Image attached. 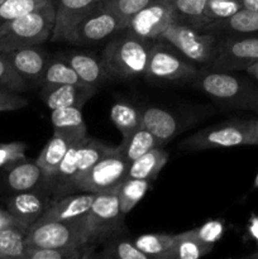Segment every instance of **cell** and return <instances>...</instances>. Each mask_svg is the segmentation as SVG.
<instances>
[{
  "label": "cell",
  "mask_w": 258,
  "mask_h": 259,
  "mask_svg": "<svg viewBox=\"0 0 258 259\" xmlns=\"http://www.w3.org/2000/svg\"><path fill=\"white\" fill-rule=\"evenodd\" d=\"M27 144L23 142L0 143V168L8 169L14 164L27 159Z\"/></svg>",
  "instance_id": "obj_40"
},
{
  "label": "cell",
  "mask_w": 258,
  "mask_h": 259,
  "mask_svg": "<svg viewBox=\"0 0 258 259\" xmlns=\"http://www.w3.org/2000/svg\"><path fill=\"white\" fill-rule=\"evenodd\" d=\"M177 22L201 29L206 0H169Z\"/></svg>",
  "instance_id": "obj_34"
},
{
  "label": "cell",
  "mask_w": 258,
  "mask_h": 259,
  "mask_svg": "<svg viewBox=\"0 0 258 259\" xmlns=\"http://www.w3.org/2000/svg\"><path fill=\"white\" fill-rule=\"evenodd\" d=\"M152 2L153 0H101V4L118 15L126 28L129 20Z\"/></svg>",
  "instance_id": "obj_38"
},
{
  "label": "cell",
  "mask_w": 258,
  "mask_h": 259,
  "mask_svg": "<svg viewBox=\"0 0 258 259\" xmlns=\"http://www.w3.org/2000/svg\"><path fill=\"white\" fill-rule=\"evenodd\" d=\"M29 88L24 78L15 71L7 53L0 52V89L23 93Z\"/></svg>",
  "instance_id": "obj_37"
},
{
  "label": "cell",
  "mask_w": 258,
  "mask_h": 259,
  "mask_svg": "<svg viewBox=\"0 0 258 259\" xmlns=\"http://www.w3.org/2000/svg\"><path fill=\"white\" fill-rule=\"evenodd\" d=\"M201 29L214 33L218 37L234 34L258 35V12L242 8L232 17L210 23Z\"/></svg>",
  "instance_id": "obj_22"
},
{
  "label": "cell",
  "mask_w": 258,
  "mask_h": 259,
  "mask_svg": "<svg viewBox=\"0 0 258 259\" xmlns=\"http://www.w3.org/2000/svg\"><path fill=\"white\" fill-rule=\"evenodd\" d=\"M247 73L258 81V60L255 61L252 66H249V67L247 68Z\"/></svg>",
  "instance_id": "obj_47"
},
{
  "label": "cell",
  "mask_w": 258,
  "mask_h": 259,
  "mask_svg": "<svg viewBox=\"0 0 258 259\" xmlns=\"http://www.w3.org/2000/svg\"><path fill=\"white\" fill-rule=\"evenodd\" d=\"M123 29H125V25L120 18L100 2L72 28L65 42L73 46H96L105 40L108 42Z\"/></svg>",
  "instance_id": "obj_11"
},
{
  "label": "cell",
  "mask_w": 258,
  "mask_h": 259,
  "mask_svg": "<svg viewBox=\"0 0 258 259\" xmlns=\"http://www.w3.org/2000/svg\"><path fill=\"white\" fill-rule=\"evenodd\" d=\"M200 91L217 103L233 109L258 113V86L249 78L228 71L205 67L192 81Z\"/></svg>",
  "instance_id": "obj_2"
},
{
  "label": "cell",
  "mask_w": 258,
  "mask_h": 259,
  "mask_svg": "<svg viewBox=\"0 0 258 259\" xmlns=\"http://www.w3.org/2000/svg\"><path fill=\"white\" fill-rule=\"evenodd\" d=\"M5 171V184L13 192L35 190L42 182H45V175L37 162L24 159Z\"/></svg>",
  "instance_id": "obj_23"
},
{
  "label": "cell",
  "mask_w": 258,
  "mask_h": 259,
  "mask_svg": "<svg viewBox=\"0 0 258 259\" xmlns=\"http://www.w3.org/2000/svg\"><path fill=\"white\" fill-rule=\"evenodd\" d=\"M48 0H4L0 5V25L39 9Z\"/></svg>",
  "instance_id": "obj_35"
},
{
  "label": "cell",
  "mask_w": 258,
  "mask_h": 259,
  "mask_svg": "<svg viewBox=\"0 0 258 259\" xmlns=\"http://www.w3.org/2000/svg\"><path fill=\"white\" fill-rule=\"evenodd\" d=\"M239 146H250V119H233L206 126L191 134L180 147L185 151L197 152Z\"/></svg>",
  "instance_id": "obj_10"
},
{
  "label": "cell",
  "mask_w": 258,
  "mask_h": 259,
  "mask_svg": "<svg viewBox=\"0 0 258 259\" xmlns=\"http://www.w3.org/2000/svg\"><path fill=\"white\" fill-rule=\"evenodd\" d=\"M27 230L22 225H10L0 229L2 259H25Z\"/></svg>",
  "instance_id": "obj_27"
},
{
  "label": "cell",
  "mask_w": 258,
  "mask_h": 259,
  "mask_svg": "<svg viewBox=\"0 0 258 259\" xmlns=\"http://www.w3.org/2000/svg\"><path fill=\"white\" fill-rule=\"evenodd\" d=\"M55 22V4L48 0L39 9L4 23L0 25V52L42 46L52 38Z\"/></svg>",
  "instance_id": "obj_3"
},
{
  "label": "cell",
  "mask_w": 258,
  "mask_h": 259,
  "mask_svg": "<svg viewBox=\"0 0 258 259\" xmlns=\"http://www.w3.org/2000/svg\"><path fill=\"white\" fill-rule=\"evenodd\" d=\"M195 233L201 240H204L207 244L214 245L218 240L222 239L224 234V224L219 220H210L205 223L201 227L195 228Z\"/></svg>",
  "instance_id": "obj_41"
},
{
  "label": "cell",
  "mask_w": 258,
  "mask_h": 259,
  "mask_svg": "<svg viewBox=\"0 0 258 259\" xmlns=\"http://www.w3.org/2000/svg\"><path fill=\"white\" fill-rule=\"evenodd\" d=\"M139 111H141V125L153 134L161 146L171 141L179 133V120L166 109L158 106H147L139 109Z\"/></svg>",
  "instance_id": "obj_20"
},
{
  "label": "cell",
  "mask_w": 258,
  "mask_h": 259,
  "mask_svg": "<svg viewBox=\"0 0 258 259\" xmlns=\"http://www.w3.org/2000/svg\"><path fill=\"white\" fill-rule=\"evenodd\" d=\"M250 146H258V119H250Z\"/></svg>",
  "instance_id": "obj_45"
},
{
  "label": "cell",
  "mask_w": 258,
  "mask_h": 259,
  "mask_svg": "<svg viewBox=\"0 0 258 259\" xmlns=\"http://www.w3.org/2000/svg\"><path fill=\"white\" fill-rule=\"evenodd\" d=\"M175 234L153 233L134 238L133 243L148 259H169Z\"/></svg>",
  "instance_id": "obj_28"
},
{
  "label": "cell",
  "mask_w": 258,
  "mask_h": 259,
  "mask_svg": "<svg viewBox=\"0 0 258 259\" xmlns=\"http://www.w3.org/2000/svg\"><path fill=\"white\" fill-rule=\"evenodd\" d=\"M258 60V35H224L214 60L207 67L219 71H247Z\"/></svg>",
  "instance_id": "obj_12"
},
{
  "label": "cell",
  "mask_w": 258,
  "mask_h": 259,
  "mask_svg": "<svg viewBox=\"0 0 258 259\" xmlns=\"http://www.w3.org/2000/svg\"><path fill=\"white\" fill-rule=\"evenodd\" d=\"M94 258L103 259H148L143 252L136 247L133 240H124L116 237L110 238L105 242L103 252L94 255Z\"/></svg>",
  "instance_id": "obj_33"
},
{
  "label": "cell",
  "mask_w": 258,
  "mask_h": 259,
  "mask_svg": "<svg viewBox=\"0 0 258 259\" xmlns=\"http://www.w3.org/2000/svg\"><path fill=\"white\" fill-rule=\"evenodd\" d=\"M10 225H20V224L17 222V220H15V218L13 217V215L10 214L8 210L0 209V229H2V228H5V227H10Z\"/></svg>",
  "instance_id": "obj_43"
},
{
  "label": "cell",
  "mask_w": 258,
  "mask_h": 259,
  "mask_svg": "<svg viewBox=\"0 0 258 259\" xmlns=\"http://www.w3.org/2000/svg\"><path fill=\"white\" fill-rule=\"evenodd\" d=\"M152 45L125 28L106 42L100 60L110 77L132 80L146 73Z\"/></svg>",
  "instance_id": "obj_1"
},
{
  "label": "cell",
  "mask_w": 258,
  "mask_h": 259,
  "mask_svg": "<svg viewBox=\"0 0 258 259\" xmlns=\"http://www.w3.org/2000/svg\"><path fill=\"white\" fill-rule=\"evenodd\" d=\"M248 234L258 244V215H252L248 223Z\"/></svg>",
  "instance_id": "obj_44"
},
{
  "label": "cell",
  "mask_w": 258,
  "mask_h": 259,
  "mask_svg": "<svg viewBox=\"0 0 258 259\" xmlns=\"http://www.w3.org/2000/svg\"><path fill=\"white\" fill-rule=\"evenodd\" d=\"M156 147H162L156 137L143 126H139L129 136L123 137V141L118 146V149L131 164L132 162Z\"/></svg>",
  "instance_id": "obj_26"
},
{
  "label": "cell",
  "mask_w": 258,
  "mask_h": 259,
  "mask_svg": "<svg viewBox=\"0 0 258 259\" xmlns=\"http://www.w3.org/2000/svg\"><path fill=\"white\" fill-rule=\"evenodd\" d=\"M242 5L243 9L248 10H255L258 12V0H238Z\"/></svg>",
  "instance_id": "obj_46"
},
{
  "label": "cell",
  "mask_w": 258,
  "mask_h": 259,
  "mask_svg": "<svg viewBox=\"0 0 258 259\" xmlns=\"http://www.w3.org/2000/svg\"><path fill=\"white\" fill-rule=\"evenodd\" d=\"M0 259H2V257H0Z\"/></svg>",
  "instance_id": "obj_51"
},
{
  "label": "cell",
  "mask_w": 258,
  "mask_h": 259,
  "mask_svg": "<svg viewBox=\"0 0 258 259\" xmlns=\"http://www.w3.org/2000/svg\"><path fill=\"white\" fill-rule=\"evenodd\" d=\"M245 258H248V259H258V249L255 250L254 253H252V254L247 255V257H245Z\"/></svg>",
  "instance_id": "obj_48"
},
{
  "label": "cell",
  "mask_w": 258,
  "mask_h": 259,
  "mask_svg": "<svg viewBox=\"0 0 258 259\" xmlns=\"http://www.w3.org/2000/svg\"><path fill=\"white\" fill-rule=\"evenodd\" d=\"M167 161H168V153L161 147H156L129 164L126 179L152 181L166 166Z\"/></svg>",
  "instance_id": "obj_24"
},
{
  "label": "cell",
  "mask_w": 258,
  "mask_h": 259,
  "mask_svg": "<svg viewBox=\"0 0 258 259\" xmlns=\"http://www.w3.org/2000/svg\"><path fill=\"white\" fill-rule=\"evenodd\" d=\"M96 91V86L88 83L45 85L39 96L50 110L67 106L82 109V106L95 95Z\"/></svg>",
  "instance_id": "obj_14"
},
{
  "label": "cell",
  "mask_w": 258,
  "mask_h": 259,
  "mask_svg": "<svg viewBox=\"0 0 258 259\" xmlns=\"http://www.w3.org/2000/svg\"><path fill=\"white\" fill-rule=\"evenodd\" d=\"M101 0H53L56 9V22L52 42H65L72 28L100 4Z\"/></svg>",
  "instance_id": "obj_17"
},
{
  "label": "cell",
  "mask_w": 258,
  "mask_h": 259,
  "mask_svg": "<svg viewBox=\"0 0 258 259\" xmlns=\"http://www.w3.org/2000/svg\"><path fill=\"white\" fill-rule=\"evenodd\" d=\"M113 149V146H109L93 137H83L70 147L56 174L47 184L53 187L56 194H66L71 191L73 181Z\"/></svg>",
  "instance_id": "obj_4"
},
{
  "label": "cell",
  "mask_w": 258,
  "mask_h": 259,
  "mask_svg": "<svg viewBox=\"0 0 258 259\" xmlns=\"http://www.w3.org/2000/svg\"><path fill=\"white\" fill-rule=\"evenodd\" d=\"M50 202L35 190L15 192L7 202V210L20 225L29 228L47 209Z\"/></svg>",
  "instance_id": "obj_19"
},
{
  "label": "cell",
  "mask_w": 258,
  "mask_h": 259,
  "mask_svg": "<svg viewBox=\"0 0 258 259\" xmlns=\"http://www.w3.org/2000/svg\"><path fill=\"white\" fill-rule=\"evenodd\" d=\"M214 245L200 239L194 229L175 234L169 259H199L212 252Z\"/></svg>",
  "instance_id": "obj_25"
},
{
  "label": "cell",
  "mask_w": 258,
  "mask_h": 259,
  "mask_svg": "<svg viewBox=\"0 0 258 259\" xmlns=\"http://www.w3.org/2000/svg\"><path fill=\"white\" fill-rule=\"evenodd\" d=\"M27 245L57 249H80L91 258L86 245L85 217L72 222H35L27 230Z\"/></svg>",
  "instance_id": "obj_7"
},
{
  "label": "cell",
  "mask_w": 258,
  "mask_h": 259,
  "mask_svg": "<svg viewBox=\"0 0 258 259\" xmlns=\"http://www.w3.org/2000/svg\"><path fill=\"white\" fill-rule=\"evenodd\" d=\"M159 39L166 40L195 65L204 67L212 62L219 46V37L214 33L177 20L166 28Z\"/></svg>",
  "instance_id": "obj_6"
},
{
  "label": "cell",
  "mask_w": 258,
  "mask_h": 259,
  "mask_svg": "<svg viewBox=\"0 0 258 259\" xmlns=\"http://www.w3.org/2000/svg\"><path fill=\"white\" fill-rule=\"evenodd\" d=\"M28 105V100L19 93L0 89V111L22 110Z\"/></svg>",
  "instance_id": "obj_42"
},
{
  "label": "cell",
  "mask_w": 258,
  "mask_h": 259,
  "mask_svg": "<svg viewBox=\"0 0 258 259\" xmlns=\"http://www.w3.org/2000/svg\"><path fill=\"white\" fill-rule=\"evenodd\" d=\"M85 253L80 249H57V248H43L27 245L25 259H81Z\"/></svg>",
  "instance_id": "obj_39"
},
{
  "label": "cell",
  "mask_w": 258,
  "mask_h": 259,
  "mask_svg": "<svg viewBox=\"0 0 258 259\" xmlns=\"http://www.w3.org/2000/svg\"><path fill=\"white\" fill-rule=\"evenodd\" d=\"M66 83H83L72 67L60 56L51 58L48 67L42 78L45 85H66Z\"/></svg>",
  "instance_id": "obj_32"
},
{
  "label": "cell",
  "mask_w": 258,
  "mask_h": 259,
  "mask_svg": "<svg viewBox=\"0 0 258 259\" xmlns=\"http://www.w3.org/2000/svg\"><path fill=\"white\" fill-rule=\"evenodd\" d=\"M86 136H88V133H82V132L53 131V136L46 143L38 158L35 159V162L45 175L46 184L56 174L61 161L67 153L70 147Z\"/></svg>",
  "instance_id": "obj_16"
},
{
  "label": "cell",
  "mask_w": 258,
  "mask_h": 259,
  "mask_svg": "<svg viewBox=\"0 0 258 259\" xmlns=\"http://www.w3.org/2000/svg\"><path fill=\"white\" fill-rule=\"evenodd\" d=\"M240 9H242V5L238 0H206L202 27L210 23L218 22V20L227 19Z\"/></svg>",
  "instance_id": "obj_36"
},
{
  "label": "cell",
  "mask_w": 258,
  "mask_h": 259,
  "mask_svg": "<svg viewBox=\"0 0 258 259\" xmlns=\"http://www.w3.org/2000/svg\"><path fill=\"white\" fill-rule=\"evenodd\" d=\"M3 2H4V0H0V5H2V4H3Z\"/></svg>",
  "instance_id": "obj_50"
},
{
  "label": "cell",
  "mask_w": 258,
  "mask_h": 259,
  "mask_svg": "<svg viewBox=\"0 0 258 259\" xmlns=\"http://www.w3.org/2000/svg\"><path fill=\"white\" fill-rule=\"evenodd\" d=\"M124 215L119 205L118 192L96 194L85 217L86 245L91 252L95 245L105 243L124 230Z\"/></svg>",
  "instance_id": "obj_5"
},
{
  "label": "cell",
  "mask_w": 258,
  "mask_h": 259,
  "mask_svg": "<svg viewBox=\"0 0 258 259\" xmlns=\"http://www.w3.org/2000/svg\"><path fill=\"white\" fill-rule=\"evenodd\" d=\"M253 189H258V174H257V176H255L254 182H253Z\"/></svg>",
  "instance_id": "obj_49"
},
{
  "label": "cell",
  "mask_w": 258,
  "mask_h": 259,
  "mask_svg": "<svg viewBox=\"0 0 258 259\" xmlns=\"http://www.w3.org/2000/svg\"><path fill=\"white\" fill-rule=\"evenodd\" d=\"M96 194L78 192L52 200L37 222H72L86 217Z\"/></svg>",
  "instance_id": "obj_18"
},
{
  "label": "cell",
  "mask_w": 258,
  "mask_h": 259,
  "mask_svg": "<svg viewBox=\"0 0 258 259\" xmlns=\"http://www.w3.org/2000/svg\"><path fill=\"white\" fill-rule=\"evenodd\" d=\"M128 168L129 162L119 152L118 147H114L113 151L73 181L71 191L91 194L118 192L120 185L126 179Z\"/></svg>",
  "instance_id": "obj_8"
},
{
  "label": "cell",
  "mask_w": 258,
  "mask_h": 259,
  "mask_svg": "<svg viewBox=\"0 0 258 259\" xmlns=\"http://www.w3.org/2000/svg\"><path fill=\"white\" fill-rule=\"evenodd\" d=\"M13 67L29 85H42V78L51 58L40 46L20 48L7 53Z\"/></svg>",
  "instance_id": "obj_15"
},
{
  "label": "cell",
  "mask_w": 258,
  "mask_h": 259,
  "mask_svg": "<svg viewBox=\"0 0 258 259\" xmlns=\"http://www.w3.org/2000/svg\"><path fill=\"white\" fill-rule=\"evenodd\" d=\"M176 20L169 0H153L139 10L128 23V29L147 40H158L162 33Z\"/></svg>",
  "instance_id": "obj_13"
},
{
  "label": "cell",
  "mask_w": 258,
  "mask_h": 259,
  "mask_svg": "<svg viewBox=\"0 0 258 259\" xmlns=\"http://www.w3.org/2000/svg\"><path fill=\"white\" fill-rule=\"evenodd\" d=\"M151 186V181L139 179H125L118 190V199L123 214H128L144 197Z\"/></svg>",
  "instance_id": "obj_30"
},
{
  "label": "cell",
  "mask_w": 258,
  "mask_h": 259,
  "mask_svg": "<svg viewBox=\"0 0 258 259\" xmlns=\"http://www.w3.org/2000/svg\"><path fill=\"white\" fill-rule=\"evenodd\" d=\"M199 73L197 65L187 60L166 40H154L147 63V77L166 82L184 83L194 81Z\"/></svg>",
  "instance_id": "obj_9"
},
{
  "label": "cell",
  "mask_w": 258,
  "mask_h": 259,
  "mask_svg": "<svg viewBox=\"0 0 258 259\" xmlns=\"http://www.w3.org/2000/svg\"><path fill=\"white\" fill-rule=\"evenodd\" d=\"M53 131L62 132H82L88 133V126L83 120L81 108L67 106L51 110Z\"/></svg>",
  "instance_id": "obj_31"
},
{
  "label": "cell",
  "mask_w": 258,
  "mask_h": 259,
  "mask_svg": "<svg viewBox=\"0 0 258 259\" xmlns=\"http://www.w3.org/2000/svg\"><path fill=\"white\" fill-rule=\"evenodd\" d=\"M60 57L63 58L75 70L83 83L99 88L101 83L110 78L100 57L98 58L90 53L80 52V51L66 52L60 55Z\"/></svg>",
  "instance_id": "obj_21"
},
{
  "label": "cell",
  "mask_w": 258,
  "mask_h": 259,
  "mask_svg": "<svg viewBox=\"0 0 258 259\" xmlns=\"http://www.w3.org/2000/svg\"><path fill=\"white\" fill-rule=\"evenodd\" d=\"M110 119L123 137L129 136L142 126L139 109L125 101H118L111 106Z\"/></svg>",
  "instance_id": "obj_29"
}]
</instances>
